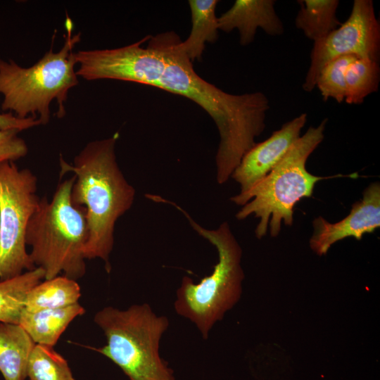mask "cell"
<instances>
[{"mask_svg":"<svg viewBox=\"0 0 380 380\" xmlns=\"http://www.w3.org/2000/svg\"><path fill=\"white\" fill-rule=\"evenodd\" d=\"M118 133L88 143L75 157L73 164L60 158V175L73 172L71 190L74 203L86 210L88 239L84 248L85 259L101 258L108 272L118 220L132 207L134 188L119 167L115 155Z\"/></svg>","mask_w":380,"mask_h":380,"instance_id":"1","label":"cell"},{"mask_svg":"<svg viewBox=\"0 0 380 380\" xmlns=\"http://www.w3.org/2000/svg\"><path fill=\"white\" fill-rule=\"evenodd\" d=\"M327 121L324 118L317 126L310 127L260 182L246 194L230 198L241 206L236 215L237 220H243L251 215L259 218L255 230L258 239L265 236L268 229L272 237L277 236L282 222L291 226L295 205L303 198L312 196L317 182L343 176L320 177L306 169L308 158L324 138Z\"/></svg>","mask_w":380,"mask_h":380,"instance_id":"2","label":"cell"},{"mask_svg":"<svg viewBox=\"0 0 380 380\" xmlns=\"http://www.w3.org/2000/svg\"><path fill=\"white\" fill-rule=\"evenodd\" d=\"M158 202L174 206L184 215L193 229L217 249L218 260L212 273L198 283L184 276L174 303L177 314L193 322L202 338L207 339L215 324L222 320L241 298L244 278L241 265V248L227 222L217 229H208L175 202L162 196L158 198Z\"/></svg>","mask_w":380,"mask_h":380,"instance_id":"3","label":"cell"},{"mask_svg":"<svg viewBox=\"0 0 380 380\" xmlns=\"http://www.w3.org/2000/svg\"><path fill=\"white\" fill-rule=\"evenodd\" d=\"M66 34L60 51L53 47L35 64L23 68L14 61L0 58V94L1 108L20 119L36 118L41 125L49 122L50 105L56 100L57 115L65 114V103L71 88L78 84L74 46L80 41V33L72 34L73 23L68 17Z\"/></svg>","mask_w":380,"mask_h":380,"instance_id":"4","label":"cell"},{"mask_svg":"<svg viewBox=\"0 0 380 380\" xmlns=\"http://www.w3.org/2000/svg\"><path fill=\"white\" fill-rule=\"evenodd\" d=\"M75 177L59 184L52 198L40 199L26 230L30 258L45 272V279L61 272L72 279L86 270L84 248L89 234L86 210L73 203L71 190Z\"/></svg>","mask_w":380,"mask_h":380,"instance_id":"5","label":"cell"},{"mask_svg":"<svg viewBox=\"0 0 380 380\" xmlns=\"http://www.w3.org/2000/svg\"><path fill=\"white\" fill-rule=\"evenodd\" d=\"M106 344L91 348L117 365L129 380H175L173 371L160 355V341L170 325L148 303L126 310L106 307L94 316Z\"/></svg>","mask_w":380,"mask_h":380,"instance_id":"6","label":"cell"},{"mask_svg":"<svg viewBox=\"0 0 380 380\" xmlns=\"http://www.w3.org/2000/svg\"><path fill=\"white\" fill-rule=\"evenodd\" d=\"M174 31L150 36L137 61L133 82L184 96L205 110L216 125L223 123L236 105L234 94L201 78Z\"/></svg>","mask_w":380,"mask_h":380,"instance_id":"7","label":"cell"},{"mask_svg":"<svg viewBox=\"0 0 380 380\" xmlns=\"http://www.w3.org/2000/svg\"><path fill=\"white\" fill-rule=\"evenodd\" d=\"M37 190L31 170H20L14 161L0 165V281L36 267L26 251L25 234L40 201Z\"/></svg>","mask_w":380,"mask_h":380,"instance_id":"8","label":"cell"},{"mask_svg":"<svg viewBox=\"0 0 380 380\" xmlns=\"http://www.w3.org/2000/svg\"><path fill=\"white\" fill-rule=\"evenodd\" d=\"M347 55L379 62L380 25L372 0H355L348 19L324 39L315 42L303 89L312 91L323 67Z\"/></svg>","mask_w":380,"mask_h":380,"instance_id":"9","label":"cell"},{"mask_svg":"<svg viewBox=\"0 0 380 380\" xmlns=\"http://www.w3.org/2000/svg\"><path fill=\"white\" fill-rule=\"evenodd\" d=\"M362 195V199L353 203L350 213L338 222L331 223L322 216L314 219L309 242L316 254L325 255L334 243L347 237L361 240L364 234L380 227L379 183H371Z\"/></svg>","mask_w":380,"mask_h":380,"instance_id":"10","label":"cell"},{"mask_svg":"<svg viewBox=\"0 0 380 380\" xmlns=\"http://www.w3.org/2000/svg\"><path fill=\"white\" fill-rule=\"evenodd\" d=\"M308 115L301 113L282 125L265 141L256 143L242 157L232 174L243 194L260 182L277 165L300 137Z\"/></svg>","mask_w":380,"mask_h":380,"instance_id":"11","label":"cell"},{"mask_svg":"<svg viewBox=\"0 0 380 380\" xmlns=\"http://www.w3.org/2000/svg\"><path fill=\"white\" fill-rule=\"evenodd\" d=\"M274 0H236L232 6L217 18L219 30L231 32L237 29L243 46L254 41L258 28L270 36L284 32V24L274 9Z\"/></svg>","mask_w":380,"mask_h":380,"instance_id":"12","label":"cell"},{"mask_svg":"<svg viewBox=\"0 0 380 380\" xmlns=\"http://www.w3.org/2000/svg\"><path fill=\"white\" fill-rule=\"evenodd\" d=\"M78 303L63 308L30 312L23 310L19 323L36 344L53 347L69 324L84 313Z\"/></svg>","mask_w":380,"mask_h":380,"instance_id":"13","label":"cell"},{"mask_svg":"<svg viewBox=\"0 0 380 380\" xmlns=\"http://www.w3.org/2000/svg\"><path fill=\"white\" fill-rule=\"evenodd\" d=\"M36 343L18 324L0 323V372L5 380H25Z\"/></svg>","mask_w":380,"mask_h":380,"instance_id":"14","label":"cell"},{"mask_svg":"<svg viewBox=\"0 0 380 380\" xmlns=\"http://www.w3.org/2000/svg\"><path fill=\"white\" fill-rule=\"evenodd\" d=\"M217 0H189L192 27L182 47L193 62L201 61L205 43H215L218 39V21L215 15Z\"/></svg>","mask_w":380,"mask_h":380,"instance_id":"15","label":"cell"},{"mask_svg":"<svg viewBox=\"0 0 380 380\" xmlns=\"http://www.w3.org/2000/svg\"><path fill=\"white\" fill-rule=\"evenodd\" d=\"M80 296L75 279L58 275L34 286L26 296L24 308L35 312L63 308L77 303Z\"/></svg>","mask_w":380,"mask_h":380,"instance_id":"16","label":"cell"},{"mask_svg":"<svg viewBox=\"0 0 380 380\" xmlns=\"http://www.w3.org/2000/svg\"><path fill=\"white\" fill-rule=\"evenodd\" d=\"M295 25L314 42L326 37L341 25L336 17L338 0H299Z\"/></svg>","mask_w":380,"mask_h":380,"instance_id":"17","label":"cell"},{"mask_svg":"<svg viewBox=\"0 0 380 380\" xmlns=\"http://www.w3.org/2000/svg\"><path fill=\"white\" fill-rule=\"evenodd\" d=\"M44 277V270L36 267L17 277L0 281L1 322L18 324L28 292Z\"/></svg>","mask_w":380,"mask_h":380,"instance_id":"18","label":"cell"},{"mask_svg":"<svg viewBox=\"0 0 380 380\" xmlns=\"http://www.w3.org/2000/svg\"><path fill=\"white\" fill-rule=\"evenodd\" d=\"M379 81V61L355 58L347 68L344 101L351 105L362 104L367 96L378 91Z\"/></svg>","mask_w":380,"mask_h":380,"instance_id":"19","label":"cell"},{"mask_svg":"<svg viewBox=\"0 0 380 380\" xmlns=\"http://www.w3.org/2000/svg\"><path fill=\"white\" fill-rule=\"evenodd\" d=\"M30 380H75L67 360L53 347L36 344L29 358Z\"/></svg>","mask_w":380,"mask_h":380,"instance_id":"20","label":"cell"},{"mask_svg":"<svg viewBox=\"0 0 380 380\" xmlns=\"http://www.w3.org/2000/svg\"><path fill=\"white\" fill-rule=\"evenodd\" d=\"M358 57L342 56L328 62L322 69L316 86L324 101L334 99L342 103L346 96V74L349 65Z\"/></svg>","mask_w":380,"mask_h":380,"instance_id":"21","label":"cell"},{"mask_svg":"<svg viewBox=\"0 0 380 380\" xmlns=\"http://www.w3.org/2000/svg\"><path fill=\"white\" fill-rule=\"evenodd\" d=\"M14 129H0V165L8 161H15L25 157L28 151L25 141Z\"/></svg>","mask_w":380,"mask_h":380,"instance_id":"22","label":"cell"},{"mask_svg":"<svg viewBox=\"0 0 380 380\" xmlns=\"http://www.w3.org/2000/svg\"><path fill=\"white\" fill-rule=\"evenodd\" d=\"M39 125L41 123L36 118L20 119L12 113H0V129L2 130L14 129L20 132Z\"/></svg>","mask_w":380,"mask_h":380,"instance_id":"23","label":"cell"}]
</instances>
